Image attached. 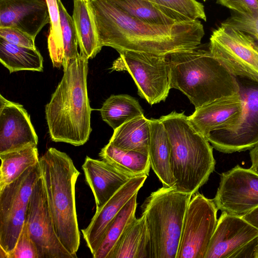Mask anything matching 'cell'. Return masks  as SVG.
<instances>
[{
	"label": "cell",
	"mask_w": 258,
	"mask_h": 258,
	"mask_svg": "<svg viewBox=\"0 0 258 258\" xmlns=\"http://www.w3.org/2000/svg\"><path fill=\"white\" fill-rule=\"evenodd\" d=\"M149 153L151 167L163 186L172 187L175 184L171 167V146L162 122L151 118Z\"/></svg>",
	"instance_id": "ffe728a7"
},
{
	"label": "cell",
	"mask_w": 258,
	"mask_h": 258,
	"mask_svg": "<svg viewBox=\"0 0 258 258\" xmlns=\"http://www.w3.org/2000/svg\"><path fill=\"white\" fill-rule=\"evenodd\" d=\"M82 169L93 194L96 210L100 208L119 188L134 177L103 160L88 156Z\"/></svg>",
	"instance_id": "d6986e66"
},
{
	"label": "cell",
	"mask_w": 258,
	"mask_h": 258,
	"mask_svg": "<svg viewBox=\"0 0 258 258\" xmlns=\"http://www.w3.org/2000/svg\"><path fill=\"white\" fill-rule=\"evenodd\" d=\"M241 79L237 80L243 102L240 117L229 127L206 137L214 148L224 153L250 150L258 144V82Z\"/></svg>",
	"instance_id": "30bf717a"
},
{
	"label": "cell",
	"mask_w": 258,
	"mask_h": 258,
	"mask_svg": "<svg viewBox=\"0 0 258 258\" xmlns=\"http://www.w3.org/2000/svg\"><path fill=\"white\" fill-rule=\"evenodd\" d=\"M0 37L14 45L36 48L35 45V39L17 29L10 27L0 28Z\"/></svg>",
	"instance_id": "e575fe53"
},
{
	"label": "cell",
	"mask_w": 258,
	"mask_h": 258,
	"mask_svg": "<svg viewBox=\"0 0 258 258\" xmlns=\"http://www.w3.org/2000/svg\"><path fill=\"white\" fill-rule=\"evenodd\" d=\"M258 237V229L241 217L225 212L218 219L205 258H236Z\"/></svg>",
	"instance_id": "5bb4252c"
},
{
	"label": "cell",
	"mask_w": 258,
	"mask_h": 258,
	"mask_svg": "<svg viewBox=\"0 0 258 258\" xmlns=\"http://www.w3.org/2000/svg\"><path fill=\"white\" fill-rule=\"evenodd\" d=\"M41 176L38 162L0 189V247L8 258L25 223L33 187Z\"/></svg>",
	"instance_id": "ba28073f"
},
{
	"label": "cell",
	"mask_w": 258,
	"mask_h": 258,
	"mask_svg": "<svg viewBox=\"0 0 258 258\" xmlns=\"http://www.w3.org/2000/svg\"><path fill=\"white\" fill-rule=\"evenodd\" d=\"M171 88L183 93L195 109L239 92L237 79L209 50L196 48L167 55Z\"/></svg>",
	"instance_id": "3957f363"
},
{
	"label": "cell",
	"mask_w": 258,
	"mask_h": 258,
	"mask_svg": "<svg viewBox=\"0 0 258 258\" xmlns=\"http://www.w3.org/2000/svg\"><path fill=\"white\" fill-rule=\"evenodd\" d=\"M88 5L100 46L118 53L130 50L167 55L198 47L205 34L199 20L152 25L130 16L110 0H89Z\"/></svg>",
	"instance_id": "6da1fadb"
},
{
	"label": "cell",
	"mask_w": 258,
	"mask_h": 258,
	"mask_svg": "<svg viewBox=\"0 0 258 258\" xmlns=\"http://www.w3.org/2000/svg\"><path fill=\"white\" fill-rule=\"evenodd\" d=\"M204 1H206V0H203Z\"/></svg>",
	"instance_id": "f35d334b"
},
{
	"label": "cell",
	"mask_w": 258,
	"mask_h": 258,
	"mask_svg": "<svg viewBox=\"0 0 258 258\" xmlns=\"http://www.w3.org/2000/svg\"><path fill=\"white\" fill-rule=\"evenodd\" d=\"M101 117L113 130L127 121L144 115L138 101L125 94L112 95L100 109Z\"/></svg>",
	"instance_id": "4316f807"
},
{
	"label": "cell",
	"mask_w": 258,
	"mask_h": 258,
	"mask_svg": "<svg viewBox=\"0 0 258 258\" xmlns=\"http://www.w3.org/2000/svg\"><path fill=\"white\" fill-rule=\"evenodd\" d=\"M10 258H39L38 249L25 222Z\"/></svg>",
	"instance_id": "d6a6232c"
},
{
	"label": "cell",
	"mask_w": 258,
	"mask_h": 258,
	"mask_svg": "<svg viewBox=\"0 0 258 258\" xmlns=\"http://www.w3.org/2000/svg\"><path fill=\"white\" fill-rule=\"evenodd\" d=\"M213 200L222 212L242 217L258 207V175L238 165L223 172Z\"/></svg>",
	"instance_id": "7c38bea8"
},
{
	"label": "cell",
	"mask_w": 258,
	"mask_h": 258,
	"mask_svg": "<svg viewBox=\"0 0 258 258\" xmlns=\"http://www.w3.org/2000/svg\"><path fill=\"white\" fill-rule=\"evenodd\" d=\"M73 19L80 53L88 59L100 52V46L94 18L88 2L74 0Z\"/></svg>",
	"instance_id": "603a6c76"
},
{
	"label": "cell",
	"mask_w": 258,
	"mask_h": 258,
	"mask_svg": "<svg viewBox=\"0 0 258 258\" xmlns=\"http://www.w3.org/2000/svg\"><path fill=\"white\" fill-rule=\"evenodd\" d=\"M209 50L236 78L258 82V42L250 35L220 25L212 32Z\"/></svg>",
	"instance_id": "9c48e42d"
},
{
	"label": "cell",
	"mask_w": 258,
	"mask_h": 258,
	"mask_svg": "<svg viewBox=\"0 0 258 258\" xmlns=\"http://www.w3.org/2000/svg\"><path fill=\"white\" fill-rule=\"evenodd\" d=\"M218 209L213 199L198 192L185 211L176 258H205L215 230Z\"/></svg>",
	"instance_id": "8fae6325"
},
{
	"label": "cell",
	"mask_w": 258,
	"mask_h": 258,
	"mask_svg": "<svg viewBox=\"0 0 258 258\" xmlns=\"http://www.w3.org/2000/svg\"><path fill=\"white\" fill-rule=\"evenodd\" d=\"M99 155L102 160L133 177L149 175L151 163L148 155L121 149L110 143L101 150Z\"/></svg>",
	"instance_id": "d4e9b609"
},
{
	"label": "cell",
	"mask_w": 258,
	"mask_h": 258,
	"mask_svg": "<svg viewBox=\"0 0 258 258\" xmlns=\"http://www.w3.org/2000/svg\"><path fill=\"white\" fill-rule=\"evenodd\" d=\"M39 162L55 233L64 247L76 258L80 232L75 185L80 172L67 154L54 148H49Z\"/></svg>",
	"instance_id": "277c9868"
},
{
	"label": "cell",
	"mask_w": 258,
	"mask_h": 258,
	"mask_svg": "<svg viewBox=\"0 0 258 258\" xmlns=\"http://www.w3.org/2000/svg\"><path fill=\"white\" fill-rule=\"evenodd\" d=\"M63 69L62 79L45 105V118L53 141L79 146L88 141L92 131L88 59L80 53Z\"/></svg>",
	"instance_id": "7a4b0ae2"
},
{
	"label": "cell",
	"mask_w": 258,
	"mask_h": 258,
	"mask_svg": "<svg viewBox=\"0 0 258 258\" xmlns=\"http://www.w3.org/2000/svg\"><path fill=\"white\" fill-rule=\"evenodd\" d=\"M60 18L63 46V63L65 67L71 61L75 59L80 53L78 51V42L73 18L69 14L61 0H57Z\"/></svg>",
	"instance_id": "1f68e13d"
},
{
	"label": "cell",
	"mask_w": 258,
	"mask_h": 258,
	"mask_svg": "<svg viewBox=\"0 0 258 258\" xmlns=\"http://www.w3.org/2000/svg\"><path fill=\"white\" fill-rule=\"evenodd\" d=\"M0 62L10 73L20 71L42 72L43 57L37 48L11 44L0 37Z\"/></svg>",
	"instance_id": "cb8c5ba5"
},
{
	"label": "cell",
	"mask_w": 258,
	"mask_h": 258,
	"mask_svg": "<svg viewBox=\"0 0 258 258\" xmlns=\"http://www.w3.org/2000/svg\"><path fill=\"white\" fill-rule=\"evenodd\" d=\"M50 19L48 48L54 67L59 68L63 63V46L60 14L57 0H45Z\"/></svg>",
	"instance_id": "4dcf8cb0"
},
{
	"label": "cell",
	"mask_w": 258,
	"mask_h": 258,
	"mask_svg": "<svg viewBox=\"0 0 258 258\" xmlns=\"http://www.w3.org/2000/svg\"><path fill=\"white\" fill-rule=\"evenodd\" d=\"M147 176L143 175L132 178L100 208L96 210L89 225L82 230L84 239L92 255L99 247L111 222L132 197L138 194Z\"/></svg>",
	"instance_id": "2e32d148"
},
{
	"label": "cell",
	"mask_w": 258,
	"mask_h": 258,
	"mask_svg": "<svg viewBox=\"0 0 258 258\" xmlns=\"http://www.w3.org/2000/svg\"><path fill=\"white\" fill-rule=\"evenodd\" d=\"M159 119L170 143L174 186L179 191L192 195L208 181L214 170L213 147L194 127L184 112L174 111Z\"/></svg>",
	"instance_id": "5b68a950"
},
{
	"label": "cell",
	"mask_w": 258,
	"mask_h": 258,
	"mask_svg": "<svg viewBox=\"0 0 258 258\" xmlns=\"http://www.w3.org/2000/svg\"><path fill=\"white\" fill-rule=\"evenodd\" d=\"M150 137V119L143 115L114 130L109 143L121 149L148 155Z\"/></svg>",
	"instance_id": "7402d4cb"
},
{
	"label": "cell",
	"mask_w": 258,
	"mask_h": 258,
	"mask_svg": "<svg viewBox=\"0 0 258 258\" xmlns=\"http://www.w3.org/2000/svg\"><path fill=\"white\" fill-rule=\"evenodd\" d=\"M130 16L146 23L169 25L177 23L167 16L149 0H110Z\"/></svg>",
	"instance_id": "f546056e"
},
{
	"label": "cell",
	"mask_w": 258,
	"mask_h": 258,
	"mask_svg": "<svg viewBox=\"0 0 258 258\" xmlns=\"http://www.w3.org/2000/svg\"><path fill=\"white\" fill-rule=\"evenodd\" d=\"M83 1H88V2L89 0H83Z\"/></svg>",
	"instance_id": "74e56055"
},
{
	"label": "cell",
	"mask_w": 258,
	"mask_h": 258,
	"mask_svg": "<svg viewBox=\"0 0 258 258\" xmlns=\"http://www.w3.org/2000/svg\"><path fill=\"white\" fill-rule=\"evenodd\" d=\"M192 195L163 186L142 205L150 239L151 258H176L183 220Z\"/></svg>",
	"instance_id": "8992f818"
},
{
	"label": "cell",
	"mask_w": 258,
	"mask_h": 258,
	"mask_svg": "<svg viewBox=\"0 0 258 258\" xmlns=\"http://www.w3.org/2000/svg\"><path fill=\"white\" fill-rule=\"evenodd\" d=\"M241 217L258 229V207L245 214Z\"/></svg>",
	"instance_id": "d590c367"
},
{
	"label": "cell",
	"mask_w": 258,
	"mask_h": 258,
	"mask_svg": "<svg viewBox=\"0 0 258 258\" xmlns=\"http://www.w3.org/2000/svg\"><path fill=\"white\" fill-rule=\"evenodd\" d=\"M50 22L45 0H0V28L17 29L35 39Z\"/></svg>",
	"instance_id": "e0dca14e"
},
{
	"label": "cell",
	"mask_w": 258,
	"mask_h": 258,
	"mask_svg": "<svg viewBox=\"0 0 258 258\" xmlns=\"http://www.w3.org/2000/svg\"><path fill=\"white\" fill-rule=\"evenodd\" d=\"M217 3L235 13L251 17H258V0H217Z\"/></svg>",
	"instance_id": "836d02e7"
},
{
	"label": "cell",
	"mask_w": 258,
	"mask_h": 258,
	"mask_svg": "<svg viewBox=\"0 0 258 258\" xmlns=\"http://www.w3.org/2000/svg\"><path fill=\"white\" fill-rule=\"evenodd\" d=\"M163 13L177 23L198 19L206 21L204 7L196 0H149Z\"/></svg>",
	"instance_id": "f1b7e54d"
},
{
	"label": "cell",
	"mask_w": 258,
	"mask_h": 258,
	"mask_svg": "<svg viewBox=\"0 0 258 258\" xmlns=\"http://www.w3.org/2000/svg\"><path fill=\"white\" fill-rule=\"evenodd\" d=\"M109 258H151L150 234L144 215L128 225Z\"/></svg>",
	"instance_id": "44dd1931"
},
{
	"label": "cell",
	"mask_w": 258,
	"mask_h": 258,
	"mask_svg": "<svg viewBox=\"0 0 258 258\" xmlns=\"http://www.w3.org/2000/svg\"><path fill=\"white\" fill-rule=\"evenodd\" d=\"M25 222L39 258H74L55 233L41 176L33 187Z\"/></svg>",
	"instance_id": "4fadbf2b"
},
{
	"label": "cell",
	"mask_w": 258,
	"mask_h": 258,
	"mask_svg": "<svg viewBox=\"0 0 258 258\" xmlns=\"http://www.w3.org/2000/svg\"><path fill=\"white\" fill-rule=\"evenodd\" d=\"M38 139L23 106L0 94V154L32 145Z\"/></svg>",
	"instance_id": "9a60e30c"
},
{
	"label": "cell",
	"mask_w": 258,
	"mask_h": 258,
	"mask_svg": "<svg viewBox=\"0 0 258 258\" xmlns=\"http://www.w3.org/2000/svg\"><path fill=\"white\" fill-rule=\"evenodd\" d=\"M249 155L251 162L249 169L258 175V144L250 150Z\"/></svg>",
	"instance_id": "8d00e7d4"
},
{
	"label": "cell",
	"mask_w": 258,
	"mask_h": 258,
	"mask_svg": "<svg viewBox=\"0 0 258 258\" xmlns=\"http://www.w3.org/2000/svg\"><path fill=\"white\" fill-rule=\"evenodd\" d=\"M0 158V189L17 179L39 161L36 145L1 153Z\"/></svg>",
	"instance_id": "484cf974"
},
{
	"label": "cell",
	"mask_w": 258,
	"mask_h": 258,
	"mask_svg": "<svg viewBox=\"0 0 258 258\" xmlns=\"http://www.w3.org/2000/svg\"><path fill=\"white\" fill-rule=\"evenodd\" d=\"M242 109L243 102L239 92L195 109L188 117L196 130L207 137L213 131L226 129L234 124Z\"/></svg>",
	"instance_id": "ac0fdd59"
},
{
	"label": "cell",
	"mask_w": 258,
	"mask_h": 258,
	"mask_svg": "<svg viewBox=\"0 0 258 258\" xmlns=\"http://www.w3.org/2000/svg\"><path fill=\"white\" fill-rule=\"evenodd\" d=\"M137 195L132 197L111 222L99 247L93 254L94 258H109L122 234L136 218Z\"/></svg>",
	"instance_id": "83f0119b"
},
{
	"label": "cell",
	"mask_w": 258,
	"mask_h": 258,
	"mask_svg": "<svg viewBox=\"0 0 258 258\" xmlns=\"http://www.w3.org/2000/svg\"><path fill=\"white\" fill-rule=\"evenodd\" d=\"M119 53L111 70L128 72L137 85L139 95L150 105L165 101L171 89L167 55L130 50Z\"/></svg>",
	"instance_id": "52a82bcc"
}]
</instances>
